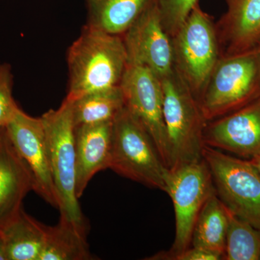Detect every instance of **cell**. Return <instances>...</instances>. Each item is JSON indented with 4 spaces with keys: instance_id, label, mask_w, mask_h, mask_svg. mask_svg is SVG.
Masks as SVG:
<instances>
[{
    "instance_id": "cell-1",
    "label": "cell",
    "mask_w": 260,
    "mask_h": 260,
    "mask_svg": "<svg viewBox=\"0 0 260 260\" xmlns=\"http://www.w3.org/2000/svg\"><path fill=\"white\" fill-rule=\"evenodd\" d=\"M68 99L119 86L127 59L121 36L85 25L68 54Z\"/></svg>"
},
{
    "instance_id": "cell-2",
    "label": "cell",
    "mask_w": 260,
    "mask_h": 260,
    "mask_svg": "<svg viewBox=\"0 0 260 260\" xmlns=\"http://www.w3.org/2000/svg\"><path fill=\"white\" fill-rule=\"evenodd\" d=\"M42 118L47 136L53 181L59 200L61 218L87 236V223L76 195V155L73 102L64 99L60 107Z\"/></svg>"
},
{
    "instance_id": "cell-3",
    "label": "cell",
    "mask_w": 260,
    "mask_h": 260,
    "mask_svg": "<svg viewBox=\"0 0 260 260\" xmlns=\"http://www.w3.org/2000/svg\"><path fill=\"white\" fill-rule=\"evenodd\" d=\"M260 98V50L221 56L210 75L200 108L205 120L235 112Z\"/></svg>"
},
{
    "instance_id": "cell-4",
    "label": "cell",
    "mask_w": 260,
    "mask_h": 260,
    "mask_svg": "<svg viewBox=\"0 0 260 260\" xmlns=\"http://www.w3.org/2000/svg\"><path fill=\"white\" fill-rule=\"evenodd\" d=\"M162 114L174 169L203 159L205 120L198 99L174 68L160 80Z\"/></svg>"
},
{
    "instance_id": "cell-5",
    "label": "cell",
    "mask_w": 260,
    "mask_h": 260,
    "mask_svg": "<svg viewBox=\"0 0 260 260\" xmlns=\"http://www.w3.org/2000/svg\"><path fill=\"white\" fill-rule=\"evenodd\" d=\"M109 169L122 177L165 191L169 169L144 126L125 106L113 121Z\"/></svg>"
},
{
    "instance_id": "cell-6",
    "label": "cell",
    "mask_w": 260,
    "mask_h": 260,
    "mask_svg": "<svg viewBox=\"0 0 260 260\" xmlns=\"http://www.w3.org/2000/svg\"><path fill=\"white\" fill-rule=\"evenodd\" d=\"M172 40L174 68L200 104L221 56L216 25L198 4Z\"/></svg>"
},
{
    "instance_id": "cell-7",
    "label": "cell",
    "mask_w": 260,
    "mask_h": 260,
    "mask_svg": "<svg viewBox=\"0 0 260 260\" xmlns=\"http://www.w3.org/2000/svg\"><path fill=\"white\" fill-rule=\"evenodd\" d=\"M215 191L211 173L203 159L169 169L165 192L174 205L175 238L170 251L158 253L150 259H166L191 246L195 222L207 200Z\"/></svg>"
},
{
    "instance_id": "cell-8",
    "label": "cell",
    "mask_w": 260,
    "mask_h": 260,
    "mask_svg": "<svg viewBox=\"0 0 260 260\" xmlns=\"http://www.w3.org/2000/svg\"><path fill=\"white\" fill-rule=\"evenodd\" d=\"M202 156L222 203L234 215L260 231V177L250 161L205 145Z\"/></svg>"
},
{
    "instance_id": "cell-9",
    "label": "cell",
    "mask_w": 260,
    "mask_h": 260,
    "mask_svg": "<svg viewBox=\"0 0 260 260\" xmlns=\"http://www.w3.org/2000/svg\"><path fill=\"white\" fill-rule=\"evenodd\" d=\"M119 86L124 106L144 126L162 162L170 169L172 158L162 114L161 81L145 67L127 65Z\"/></svg>"
},
{
    "instance_id": "cell-10",
    "label": "cell",
    "mask_w": 260,
    "mask_h": 260,
    "mask_svg": "<svg viewBox=\"0 0 260 260\" xmlns=\"http://www.w3.org/2000/svg\"><path fill=\"white\" fill-rule=\"evenodd\" d=\"M121 37L127 65L145 67L160 80L174 71L172 38L162 26L157 0L149 3Z\"/></svg>"
},
{
    "instance_id": "cell-11",
    "label": "cell",
    "mask_w": 260,
    "mask_h": 260,
    "mask_svg": "<svg viewBox=\"0 0 260 260\" xmlns=\"http://www.w3.org/2000/svg\"><path fill=\"white\" fill-rule=\"evenodd\" d=\"M5 128L13 146L30 170L32 190L51 206L59 208L42 118L32 117L19 109Z\"/></svg>"
},
{
    "instance_id": "cell-12",
    "label": "cell",
    "mask_w": 260,
    "mask_h": 260,
    "mask_svg": "<svg viewBox=\"0 0 260 260\" xmlns=\"http://www.w3.org/2000/svg\"><path fill=\"white\" fill-rule=\"evenodd\" d=\"M204 144L251 159L260 154V98L235 112L208 121Z\"/></svg>"
},
{
    "instance_id": "cell-13",
    "label": "cell",
    "mask_w": 260,
    "mask_h": 260,
    "mask_svg": "<svg viewBox=\"0 0 260 260\" xmlns=\"http://www.w3.org/2000/svg\"><path fill=\"white\" fill-rule=\"evenodd\" d=\"M30 190V170L13 146L5 126L0 127V232L18 215Z\"/></svg>"
},
{
    "instance_id": "cell-14",
    "label": "cell",
    "mask_w": 260,
    "mask_h": 260,
    "mask_svg": "<svg viewBox=\"0 0 260 260\" xmlns=\"http://www.w3.org/2000/svg\"><path fill=\"white\" fill-rule=\"evenodd\" d=\"M113 121L75 127L76 195H83L89 181L109 169L112 148Z\"/></svg>"
},
{
    "instance_id": "cell-15",
    "label": "cell",
    "mask_w": 260,
    "mask_h": 260,
    "mask_svg": "<svg viewBox=\"0 0 260 260\" xmlns=\"http://www.w3.org/2000/svg\"><path fill=\"white\" fill-rule=\"evenodd\" d=\"M227 11L216 25L221 56L244 52L260 39V0H224Z\"/></svg>"
},
{
    "instance_id": "cell-16",
    "label": "cell",
    "mask_w": 260,
    "mask_h": 260,
    "mask_svg": "<svg viewBox=\"0 0 260 260\" xmlns=\"http://www.w3.org/2000/svg\"><path fill=\"white\" fill-rule=\"evenodd\" d=\"M152 0H85L87 25L113 35L122 36Z\"/></svg>"
},
{
    "instance_id": "cell-17",
    "label": "cell",
    "mask_w": 260,
    "mask_h": 260,
    "mask_svg": "<svg viewBox=\"0 0 260 260\" xmlns=\"http://www.w3.org/2000/svg\"><path fill=\"white\" fill-rule=\"evenodd\" d=\"M46 227L22 208L1 232L8 260H39L45 240Z\"/></svg>"
},
{
    "instance_id": "cell-18",
    "label": "cell",
    "mask_w": 260,
    "mask_h": 260,
    "mask_svg": "<svg viewBox=\"0 0 260 260\" xmlns=\"http://www.w3.org/2000/svg\"><path fill=\"white\" fill-rule=\"evenodd\" d=\"M227 228V208L215 191L207 200L195 222L191 246L211 251L223 259Z\"/></svg>"
},
{
    "instance_id": "cell-19",
    "label": "cell",
    "mask_w": 260,
    "mask_h": 260,
    "mask_svg": "<svg viewBox=\"0 0 260 260\" xmlns=\"http://www.w3.org/2000/svg\"><path fill=\"white\" fill-rule=\"evenodd\" d=\"M72 102L75 127L114 121L124 107V95L119 85L85 94Z\"/></svg>"
},
{
    "instance_id": "cell-20",
    "label": "cell",
    "mask_w": 260,
    "mask_h": 260,
    "mask_svg": "<svg viewBox=\"0 0 260 260\" xmlns=\"http://www.w3.org/2000/svg\"><path fill=\"white\" fill-rule=\"evenodd\" d=\"M90 259L86 237L73 224L60 218L57 225L46 227L45 240L39 260Z\"/></svg>"
},
{
    "instance_id": "cell-21",
    "label": "cell",
    "mask_w": 260,
    "mask_h": 260,
    "mask_svg": "<svg viewBox=\"0 0 260 260\" xmlns=\"http://www.w3.org/2000/svg\"><path fill=\"white\" fill-rule=\"evenodd\" d=\"M227 212L228 228L223 259L259 260V229L239 218L228 208Z\"/></svg>"
},
{
    "instance_id": "cell-22",
    "label": "cell",
    "mask_w": 260,
    "mask_h": 260,
    "mask_svg": "<svg viewBox=\"0 0 260 260\" xmlns=\"http://www.w3.org/2000/svg\"><path fill=\"white\" fill-rule=\"evenodd\" d=\"M162 26L173 38L198 4V0H157Z\"/></svg>"
},
{
    "instance_id": "cell-23",
    "label": "cell",
    "mask_w": 260,
    "mask_h": 260,
    "mask_svg": "<svg viewBox=\"0 0 260 260\" xmlns=\"http://www.w3.org/2000/svg\"><path fill=\"white\" fill-rule=\"evenodd\" d=\"M13 75L11 67L0 61V127H5L19 110L13 96Z\"/></svg>"
},
{
    "instance_id": "cell-24",
    "label": "cell",
    "mask_w": 260,
    "mask_h": 260,
    "mask_svg": "<svg viewBox=\"0 0 260 260\" xmlns=\"http://www.w3.org/2000/svg\"><path fill=\"white\" fill-rule=\"evenodd\" d=\"M167 260H220L222 258L211 251L190 246L186 250L166 258Z\"/></svg>"
},
{
    "instance_id": "cell-25",
    "label": "cell",
    "mask_w": 260,
    "mask_h": 260,
    "mask_svg": "<svg viewBox=\"0 0 260 260\" xmlns=\"http://www.w3.org/2000/svg\"><path fill=\"white\" fill-rule=\"evenodd\" d=\"M249 160L250 161L251 165L255 169L256 172L258 173L260 177V154L251 159H249Z\"/></svg>"
},
{
    "instance_id": "cell-26",
    "label": "cell",
    "mask_w": 260,
    "mask_h": 260,
    "mask_svg": "<svg viewBox=\"0 0 260 260\" xmlns=\"http://www.w3.org/2000/svg\"><path fill=\"white\" fill-rule=\"evenodd\" d=\"M0 260H8L6 251H5L4 240H3L1 232H0Z\"/></svg>"
},
{
    "instance_id": "cell-27",
    "label": "cell",
    "mask_w": 260,
    "mask_h": 260,
    "mask_svg": "<svg viewBox=\"0 0 260 260\" xmlns=\"http://www.w3.org/2000/svg\"><path fill=\"white\" fill-rule=\"evenodd\" d=\"M256 47L259 48V50H260V39H259V42H258V43H257V45H256Z\"/></svg>"
}]
</instances>
